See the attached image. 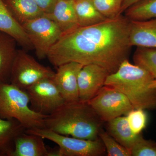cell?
<instances>
[{
	"label": "cell",
	"mask_w": 156,
	"mask_h": 156,
	"mask_svg": "<svg viewBox=\"0 0 156 156\" xmlns=\"http://www.w3.org/2000/svg\"><path fill=\"white\" fill-rule=\"evenodd\" d=\"M45 14H50L53 11L58 0H34Z\"/></svg>",
	"instance_id": "27"
},
{
	"label": "cell",
	"mask_w": 156,
	"mask_h": 156,
	"mask_svg": "<svg viewBox=\"0 0 156 156\" xmlns=\"http://www.w3.org/2000/svg\"><path fill=\"white\" fill-rule=\"evenodd\" d=\"M151 88H156V80H154L152 82L150 85Z\"/></svg>",
	"instance_id": "29"
},
{
	"label": "cell",
	"mask_w": 156,
	"mask_h": 156,
	"mask_svg": "<svg viewBox=\"0 0 156 156\" xmlns=\"http://www.w3.org/2000/svg\"><path fill=\"white\" fill-rule=\"evenodd\" d=\"M25 132L56 144L58 146L56 156H101L106 154L105 148L99 138L95 140L80 139L62 135L45 128L26 129Z\"/></svg>",
	"instance_id": "5"
},
{
	"label": "cell",
	"mask_w": 156,
	"mask_h": 156,
	"mask_svg": "<svg viewBox=\"0 0 156 156\" xmlns=\"http://www.w3.org/2000/svg\"><path fill=\"white\" fill-rule=\"evenodd\" d=\"M125 16L130 20L156 18V0H140L126 9Z\"/></svg>",
	"instance_id": "21"
},
{
	"label": "cell",
	"mask_w": 156,
	"mask_h": 156,
	"mask_svg": "<svg viewBox=\"0 0 156 156\" xmlns=\"http://www.w3.org/2000/svg\"><path fill=\"white\" fill-rule=\"evenodd\" d=\"M129 37L132 47L156 48V18L130 20Z\"/></svg>",
	"instance_id": "15"
},
{
	"label": "cell",
	"mask_w": 156,
	"mask_h": 156,
	"mask_svg": "<svg viewBox=\"0 0 156 156\" xmlns=\"http://www.w3.org/2000/svg\"><path fill=\"white\" fill-rule=\"evenodd\" d=\"M5 2L21 25L45 15L34 0H5Z\"/></svg>",
	"instance_id": "18"
},
{
	"label": "cell",
	"mask_w": 156,
	"mask_h": 156,
	"mask_svg": "<svg viewBox=\"0 0 156 156\" xmlns=\"http://www.w3.org/2000/svg\"><path fill=\"white\" fill-rule=\"evenodd\" d=\"M140 0H123L122 4V9H121V14L125 11L126 9H128L130 6L137 2Z\"/></svg>",
	"instance_id": "28"
},
{
	"label": "cell",
	"mask_w": 156,
	"mask_h": 156,
	"mask_svg": "<svg viewBox=\"0 0 156 156\" xmlns=\"http://www.w3.org/2000/svg\"><path fill=\"white\" fill-rule=\"evenodd\" d=\"M22 25L40 59L47 58L50 49L62 35L56 23L45 15Z\"/></svg>",
	"instance_id": "7"
},
{
	"label": "cell",
	"mask_w": 156,
	"mask_h": 156,
	"mask_svg": "<svg viewBox=\"0 0 156 156\" xmlns=\"http://www.w3.org/2000/svg\"><path fill=\"white\" fill-rule=\"evenodd\" d=\"M131 153L132 156H156V142L145 139L140 134Z\"/></svg>",
	"instance_id": "26"
},
{
	"label": "cell",
	"mask_w": 156,
	"mask_h": 156,
	"mask_svg": "<svg viewBox=\"0 0 156 156\" xmlns=\"http://www.w3.org/2000/svg\"><path fill=\"white\" fill-rule=\"evenodd\" d=\"M130 20L121 14L62 35L47 58L54 66L74 62L100 66L112 73L128 59L131 45Z\"/></svg>",
	"instance_id": "1"
},
{
	"label": "cell",
	"mask_w": 156,
	"mask_h": 156,
	"mask_svg": "<svg viewBox=\"0 0 156 156\" xmlns=\"http://www.w3.org/2000/svg\"><path fill=\"white\" fill-rule=\"evenodd\" d=\"M75 9L80 27L95 25L107 18L95 8L92 0H74Z\"/></svg>",
	"instance_id": "20"
},
{
	"label": "cell",
	"mask_w": 156,
	"mask_h": 156,
	"mask_svg": "<svg viewBox=\"0 0 156 156\" xmlns=\"http://www.w3.org/2000/svg\"><path fill=\"white\" fill-rule=\"evenodd\" d=\"M41 136L25 131L14 140V150L10 156H54V149H49Z\"/></svg>",
	"instance_id": "12"
},
{
	"label": "cell",
	"mask_w": 156,
	"mask_h": 156,
	"mask_svg": "<svg viewBox=\"0 0 156 156\" xmlns=\"http://www.w3.org/2000/svg\"><path fill=\"white\" fill-rule=\"evenodd\" d=\"M88 103L101 120L107 122L134 109L126 95L105 85Z\"/></svg>",
	"instance_id": "8"
},
{
	"label": "cell",
	"mask_w": 156,
	"mask_h": 156,
	"mask_svg": "<svg viewBox=\"0 0 156 156\" xmlns=\"http://www.w3.org/2000/svg\"><path fill=\"white\" fill-rule=\"evenodd\" d=\"M0 32L12 37L24 49H34L23 27L12 14L4 0H0Z\"/></svg>",
	"instance_id": "13"
},
{
	"label": "cell",
	"mask_w": 156,
	"mask_h": 156,
	"mask_svg": "<svg viewBox=\"0 0 156 156\" xmlns=\"http://www.w3.org/2000/svg\"><path fill=\"white\" fill-rule=\"evenodd\" d=\"M26 129L17 120L0 118V153L10 156L14 150V140Z\"/></svg>",
	"instance_id": "17"
},
{
	"label": "cell",
	"mask_w": 156,
	"mask_h": 156,
	"mask_svg": "<svg viewBox=\"0 0 156 156\" xmlns=\"http://www.w3.org/2000/svg\"><path fill=\"white\" fill-rule=\"evenodd\" d=\"M154 80L145 69L126 59L109 74L105 85L126 95L134 109L153 110H156V88L150 85Z\"/></svg>",
	"instance_id": "3"
},
{
	"label": "cell",
	"mask_w": 156,
	"mask_h": 156,
	"mask_svg": "<svg viewBox=\"0 0 156 156\" xmlns=\"http://www.w3.org/2000/svg\"><path fill=\"white\" fill-rule=\"evenodd\" d=\"M29 104L26 90L10 83H0V118L17 120L26 130L44 128L47 115L32 109Z\"/></svg>",
	"instance_id": "4"
},
{
	"label": "cell",
	"mask_w": 156,
	"mask_h": 156,
	"mask_svg": "<svg viewBox=\"0 0 156 156\" xmlns=\"http://www.w3.org/2000/svg\"><path fill=\"white\" fill-rule=\"evenodd\" d=\"M17 42L0 32V83H10L11 69L18 50Z\"/></svg>",
	"instance_id": "16"
},
{
	"label": "cell",
	"mask_w": 156,
	"mask_h": 156,
	"mask_svg": "<svg viewBox=\"0 0 156 156\" xmlns=\"http://www.w3.org/2000/svg\"><path fill=\"white\" fill-rule=\"evenodd\" d=\"M133 61L134 64L145 69L156 80V48L137 47Z\"/></svg>",
	"instance_id": "22"
},
{
	"label": "cell",
	"mask_w": 156,
	"mask_h": 156,
	"mask_svg": "<svg viewBox=\"0 0 156 156\" xmlns=\"http://www.w3.org/2000/svg\"><path fill=\"white\" fill-rule=\"evenodd\" d=\"M55 73L39 63L25 50H18L11 69L10 83L26 90L40 81L52 79Z\"/></svg>",
	"instance_id": "6"
},
{
	"label": "cell",
	"mask_w": 156,
	"mask_h": 156,
	"mask_svg": "<svg viewBox=\"0 0 156 156\" xmlns=\"http://www.w3.org/2000/svg\"><path fill=\"white\" fill-rule=\"evenodd\" d=\"M108 123L109 134L121 145L131 151L140 134L136 135L132 132L126 117H118Z\"/></svg>",
	"instance_id": "19"
},
{
	"label": "cell",
	"mask_w": 156,
	"mask_h": 156,
	"mask_svg": "<svg viewBox=\"0 0 156 156\" xmlns=\"http://www.w3.org/2000/svg\"><path fill=\"white\" fill-rule=\"evenodd\" d=\"M95 8L107 19H113L121 15L123 0H92Z\"/></svg>",
	"instance_id": "24"
},
{
	"label": "cell",
	"mask_w": 156,
	"mask_h": 156,
	"mask_svg": "<svg viewBox=\"0 0 156 156\" xmlns=\"http://www.w3.org/2000/svg\"><path fill=\"white\" fill-rule=\"evenodd\" d=\"M56 23L62 35L80 27L76 14L74 0H58L53 11L45 14Z\"/></svg>",
	"instance_id": "14"
},
{
	"label": "cell",
	"mask_w": 156,
	"mask_h": 156,
	"mask_svg": "<svg viewBox=\"0 0 156 156\" xmlns=\"http://www.w3.org/2000/svg\"><path fill=\"white\" fill-rule=\"evenodd\" d=\"M126 117L132 132L136 135L141 134L147 123V115L144 110L133 109L126 115Z\"/></svg>",
	"instance_id": "25"
},
{
	"label": "cell",
	"mask_w": 156,
	"mask_h": 156,
	"mask_svg": "<svg viewBox=\"0 0 156 156\" xmlns=\"http://www.w3.org/2000/svg\"><path fill=\"white\" fill-rule=\"evenodd\" d=\"M103 122L88 102L79 101L65 102L47 116L44 128L62 135L95 140L99 138Z\"/></svg>",
	"instance_id": "2"
},
{
	"label": "cell",
	"mask_w": 156,
	"mask_h": 156,
	"mask_svg": "<svg viewBox=\"0 0 156 156\" xmlns=\"http://www.w3.org/2000/svg\"><path fill=\"white\" fill-rule=\"evenodd\" d=\"M0 156H3L2 154L0 153Z\"/></svg>",
	"instance_id": "30"
},
{
	"label": "cell",
	"mask_w": 156,
	"mask_h": 156,
	"mask_svg": "<svg viewBox=\"0 0 156 156\" xmlns=\"http://www.w3.org/2000/svg\"><path fill=\"white\" fill-rule=\"evenodd\" d=\"M26 91L32 109L45 115L53 113L65 102L52 79L40 81Z\"/></svg>",
	"instance_id": "9"
},
{
	"label": "cell",
	"mask_w": 156,
	"mask_h": 156,
	"mask_svg": "<svg viewBox=\"0 0 156 156\" xmlns=\"http://www.w3.org/2000/svg\"><path fill=\"white\" fill-rule=\"evenodd\" d=\"M107 70L100 66L90 64L84 65L78 78L79 100L88 102L97 95L105 86L108 76Z\"/></svg>",
	"instance_id": "10"
},
{
	"label": "cell",
	"mask_w": 156,
	"mask_h": 156,
	"mask_svg": "<svg viewBox=\"0 0 156 156\" xmlns=\"http://www.w3.org/2000/svg\"><path fill=\"white\" fill-rule=\"evenodd\" d=\"M84 65L71 62L59 66L52 78L65 102L79 101L78 78Z\"/></svg>",
	"instance_id": "11"
},
{
	"label": "cell",
	"mask_w": 156,
	"mask_h": 156,
	"mask_svg": "<svg viewBox=\"0 0 156 156\" xmlns=\"http://www.w3.org/2000/svg\"><path fill=\"white\" fill-rule=\"evenodd\" d=\"M99 138L103 142L108 156H131L130 150L121 145L108 133L101 131Z\"/></svg>",
	"instance_id": "23"
}]
</instances>
